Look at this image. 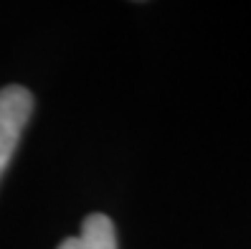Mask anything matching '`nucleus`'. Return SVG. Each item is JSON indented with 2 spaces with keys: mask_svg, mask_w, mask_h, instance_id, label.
Masks as SVG:
<instances>
[{
  "mask_svg": "<svg viewBox=\"0 0 251 249\" xmlns=\"http://www.w3.org/2000/svg\"><path fill=\"white\" fill-rule=\"evenodd\" d=\"M31 112H33V97L25 86L13 84L0 89V175H3L8 160L18 148Z\"/></svg>",
  "mask_w": 251,
  "mask_h": 249,
  "instance_id": "1",
  "label": "nucleus"
},
{
  "mask_svg": "<svg viewBox=\"0 0 251 249\" xmlns=\"http://www.w3.org/2000/svg\"><path fill=\"white\" fill-rule=\"evenodd\" d=\"M58 249H117V231L112 219L104 214L86 216L81 224V234L64 239Z\"/></svg>",
  "mask_w": 251,
  "mask_h": 249,
  "instance_id": "2",
  "label": "nucleus"
}]
</instances>
